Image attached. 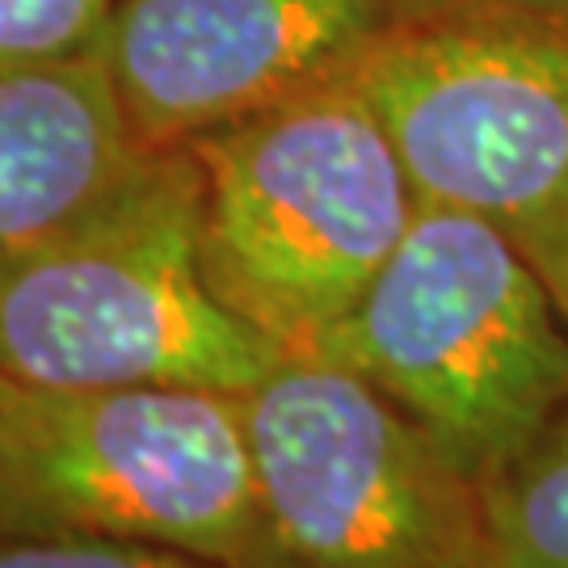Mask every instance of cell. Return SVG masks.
I'll list each match as a JSON object with an SVG mask.
<instances>
[{"mask_svg":"<svg viewBox=\"0 0 568 568\" xmlns=\"http://www.w3.org/2000/svg\"><path fill=\"white\" fill-rule=\"evenodd\" d=\"M203 173L148 161L81 224L0 262V366L34 387H203L244 396L286 354L211 291Z\"/></svg>","mask_w":568,"mask_h":568,"instance_id":"6da1fadb","label":"cell"},{"mask_svg":"<svg viewBox=\"0 0 568 568\" xmlns=\"http://www.w3.org/2000/svg\"><path fill=\"white\" fill-rule=\"evenodd\" d=\"M185 148L211 291L283 354H316L422 206L384 119L345 72Z\"/></svg>","mask_w":568,"mask_h":568,"instance_id":"7a4b0ae2","label":"cell"},{"mask_svg":"<svg viewBox=\"0 0 568 568\" xmlns=\"http://www.w3.org/2000/svg\"><path fill=\"white\" fill-rule=\"evenodd\" d=\"M316 358L349 366L485 485L568 400V321L493 224L422 203Z\"/></svg>","mask_w":568,"mask_h":568,"instance_id":"3957f363","label":"cell"},{"mask_svg":"<svg viewBox=\"0 0 568 568\" xmlns=\"http://www.w3.org/2000/svg\"><path fill=\"white\" fill-rule=\"evenodd\" d=\"M241 405L253 535L236 568H493L480 485L349 366L286 354Z\"/></svg>","mask_w":568,"mask_h":568,"instance_id":"277c9868","label":"cell"},{"mask_svg":"<svg viewBox=\"0 0 568 568\" xmlns=\"http://www.w3.org/2000/svg\"><path fill=\"white\" fill-rule=\"evenodd\" d=\"M253 459L241 396L0 387V539H119L241 565Z\"/></svg>","mask_w":568,"mask_h":568,"instance_id":"5b68a950","label":"cell"},{"mask_svg":"<svg viewBox=\"0 0 568 568\" xmlns=\"http://www.w3.org/2000/svg\"><path fill=\"white\" fill-rule=\"evenodd\" d=\"M349 77L417 199L497 227L568 321V21L384 34Z\"/></svg>","mask_w":568,"mask_h":568,"instance_id":"8992f818","label":"cell"},{"mask_svg":"<svg viewBox=\"0 0 568 568\" xmlns=\"http://www.w3.org/2000/svg\"><path fill=\"white\" fill-rule=\"evenodd\" d=\"M384 34L375 0H114L98 60L135 135L178 148L345 77Z\"/></svg>","mask_w":568,"mask_h":568,"instance_id":"52a82bcc","label":"cell"},{"mask_svg":"<svg viewBox=\"0 0 568 568\" xmlns=\"http://www.w3.org/2000/svg\"><path fill=\"white\" fill-rule=\"evenodd\" d=\"M148 152L98 51L0 68V262L81 224Z\"/></svg>","mask_w":568,"mask_h":568,"instance_id":"ba28073f","label":"cell"},{"mask_svg":"<svg viewBox=\"0 0 568 568\" xmlns=\"http://www.w3.org/2000/svg\"><path fill=\"white\" fill-rule=\"evenodd\" d=\"M480 493L493 568H568V400Z\"/></svg>","mask_w":568,"mask_h":568,"instance_id":"9c48e42d","label":"cell"},{"mask_svg":"<svg viewBox=\"0 0 568 568\" xmlns=\"http://www.w3.org/2000/svg\"><path fill=\"white\" fill-rule=\"evenodd\" d=\"M114 0H0V68L98 51Z\"/></svg>","mask_w":568,"mask_h":568,"instance_id":"30bf717a","label":"cell"},{"mask_svg":"<svg viewBox=\"0 0 568 568\" xmlns=\"http://www.w3.org/2000/svg\"><path fill=\"white\" fill-rule=\"evenodd\" d=\"M0 568H224L194 551L119 539H0Z\"/></svg>","mask_w":568,"mask_h":568,"instance_id":"8fae6325","label":"cell"},{"mask_svg":"<svg viewBox=\"0 0 568 568\" xmlns=\"http://www.w3.org/2000/svg\"><path fill=\"white\" fill-rule=\"evenodd\" d=\"M387 34L455 30V26H514V21H568V0H375Z\"/></svg>","mask_w":568,"mask_h":568,"instance_id":"7c38bea8","label":"cell"},{"mask_svg":"<svg viewBox=\"0 0 568 568\" xmlns=\"http://www.w3.org/2000/svg\"><path fill=\"white\" fill-rule=\"evenodd\" d=\"M4 384H9V375H4V366H0V387H4Z\"/></svg>","mask_w":568,"mask_h":568,"instance_id":"4fadbf2b","label":"cell"}]
</instances>
